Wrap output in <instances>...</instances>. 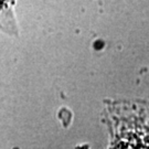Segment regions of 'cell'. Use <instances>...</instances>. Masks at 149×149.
Returning <instances> with one entry per match:
<instances>
[{"mask_svg": "<svg viewBox=\"0 0 149 149\" xmlns=\"http://www.w3.org/2000/svg\"><path fill=\"white\" fill-rule=\"evenodd\" d=\"M128 137V136H126ZM145 144H141L137 149H147V146H145ZM119 146H123L122 147H118V149H135V146H136V139H134V137H132V139L128 137L127 139H123V141L120 140L119 141Z\"/></svg>", "mask_w": 149, "mask_h": 149, "instance_id": "obj_1", "label": "cell"}]
</instances>
